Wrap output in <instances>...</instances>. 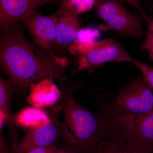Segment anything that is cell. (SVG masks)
Masks as SVG:
<instances>
[{"label":"cell","instance_id":"44dd1931","mask_svg":"<svg viewBox=\"0 0 153 153\" xmlns=\"http://www.w3.org/2000/svg\"><path fill=\"white\" fill-rule=\"evenodd\" d=\"M0 139H1L0 140V144H0V146H1V149H0L1 152L0 153H9L5 141L1 134Z\"/></svg>","mask_w":153,"mask_h":153},{"label":"cell","instance_id":"52a82bcc","mask_svg":"<svg viewBox=\"0 0 153 153\" xmlns=\"http://www.w3.org/2000/svg\"><path fill=\"white\" fill-rule=\"evenodd\" d=\"M68 131L64 124L59 122L57 118L52 119L50 123L32 129L11 153H24L35 148L56 145L60 139L65 137Z\"/></svg>","mask_w":153,"mask_h":153},{"label":"cell","instance_id":"5b68a950","mask_svg":"<svg viewBox=\"0 0 153 153\" xmlns=\"http://www.w3.org/2000/svg\"><path fill=\"white\" fill-rule=\"evenodd\" d=\"M96 13L110 29L118 34L137 38L143 35L141 16L128 10L117 0H96Z\"/></svg>","mask_w":153,"mask_h":153},{"label":"cell","instance_id":"8992f818","mask_svg":"<svg viewBox=\"0 0 153 153\" xmlns=\"http://www.w3.org/2000/svg\"><path fill=\"white\" fill-rule=\"evenodd\" d=\"M132 58L119 43L106 38L97 41L89 50L79 55L77 70L91 71L107 62H131Z\"/></svg>","mask_w":153,"mask_h":153},{"label":"cell","instance_id":"ba28073f","mask_svg":"<svg viewBox=\"0 0 153 153\" xmlns=\"http://www.w3.org/2000/svg\"><path fill=\"white\" fill-rule=\"evenodd\" d=\"M22 21L36 44L43 51L52 57H57L53 51L56 39L54 15L47 16L35 11Z\"/></svg>","mask_w":153,"mask_h":153},{"label":"cell","instance_id":"ffe728a7","mask_svg":"<svg viewBox=\"0 0 153 153\" xmlns=\"http://www.w3.org/2000/svg\"><path fill=\"white\" fill-rule=\"evenodd\" d=\"M59 151L56 145L32 149L24 153H57Z\"/></svg>","mask_w":153,"mask_h":153},{"label":"cell","instance_id":"5bb4252c","mask_svg":"<svg viewBox=\"0 0 153 153\" xmlns=\"http://www.w3.org/2000/svg\"><path fill=\"white\" fill-rule=\"evenodd\" d=\"M52 119L41 108L32 107L22 109L15 116V123L23 127L37 128L50 123Z\"/></svg>","mask_w":153,"mask_h":153},{"label":"cell","instance_id":"277c9868","mask_svg":"<svg viewBox=\"0 0 153 153\" xmlns=\"http://www.w3.org/2000/svg\"><path fill=\"white\" fill-rule=\"evenodd\" d=\"M110 137L136 141L153 149V111L146 114H104Z\"/></svg>","mask_w":153,"mask_h":153},{"label":"cell","instance_id":"6da1fadb","mask_svg":"<svg viewBox=\"0 0 153 153\" xmlns=\"http://www.w3.org/2000/svg\"><path fill=\"white\" fill-rule=\"evenodd\" d=\"M1 65L18 95L44 79L73 84L65 74L66 61L53 57L36 48L26 39L18 24L3 31L0 40Z\"/></svg>","mask_w":153,"mask_h":153},{"label":"cell","instance_id":"4fadbf2b","mask_svg":"<svg viewBox=\"0 0 153 153\" xmlns=\"http://www.w3.org/2000/svg\"><path fill=\"white\" fill-rule=\"evenodd\" d=\"M52 79L41 80L31 86L28 103L33 107L43 108L55 104L60 99L61 91Z\"/></svg>","mask_w":153,"mask_h":153},{"label":"cell","instance_id":"7402d4cb","mask_svg":"<svg viewBox=\"0 0 153 153\" xmlns=\"http://www.w3.org/2000/svg\"><path fill=\"white\" fill-rule=\"evenodd\" d=\"M57 153H69L66 151L64 150H59Z\"/></svg>","mask_w":153,"mask_h":153},{"label":"cell","instance_id":"9a60e30c","mask_svg":"<svg viewBox=\"0 0 153 153\" xmlns=\"http://www.w3.org/2000/svg\"><path fill=\"white\" fill-rule=\"evenodd\" d=\"M98 30L91 28L80 29L74 44L69 47L72 53L77 52L79 55L93 47L99 36Z\"/></svg>","mask_w":153,"mask_h":153},{"label":"cell","instance_id":"7a4b0ae2","mask_svg":"<svg viewBox=\"0 0 153 153\" xmlns=\"http://www.w3.org/2000/svg\"><path fill=\"white\" fill-rule=\"evenodd\" d=\"M77 85L64 84L61 88L60 108L68 132L63 138L64 150L84 153L107 136L102 115L88 110L74 95Z\"/></svg>","mask_w":153,"mask_h":153},{"label":"cell","instance_id":"e0dca14e","mask_svg":"<svg viewBox=\"0 0 153 153\" xmlns=\"http://www.w3.org/2000/svg\"><path fill=\"white\" fill-rule=\"evenodd\" d=\"M141 72L144 80L153 91V67L132 58L131 62Z\"/></svg>","mask_w":153,"mask_h":153},{"label":"cell","instance_id":"3957f363","mask_svg":"<svg viewBox=\"0 0 153 153\" xmlns=\"http://www.w3.org/2000/svg\"><path fill=\"white\" fill-rule=\"evenodd\" d=\"M102 112L114 114H146L153 111V91L143 77L131 80L110 102L99 101Z\"/></svg>","mask_w":153,"mask_h":153},{"label":"cell","instance_id":"7c38bea8","mask_svg":"<svg viewBox=\"0 0 153 153\" xmlns=\"http://www.w3.org/2000/svg\"><path fill=\"white\" fill-rule=\"evenodd\" d=\"M14 90L13 85L9 79L0 78V111H1V125L2 126L3 120L7 125L9 135L10 141L12 152L16 149L19 141L18 140V132L15 125L14 118L11 113V101L12 94Z\"/></svg>","mask_w":153,"mask_h":153},{"label":"cell","instance_id":"ac0fdd59","mask_svg":"<svg viewBox=\"0 0 153 153\" xmlns=\"http://www.w3.org/2000/svg\"><path fill=\"white\" fill-rule=\"evenodd\" d=\"M146 22L147 32L144 42L142 44V48L148 52L149 57L153 63V18L149 17Z\"/></svg>","mask_w":153,"mask_h":153},{"label":"cell","instance_id":"30bf717a","mask_svg":"<svg viewBox=\"0 0 153 153\" xmlns=\"http://www.w3.org/2000/svg\"><path fill=\"white\" fill-rule=\"evenodd\" d=\"M54 15L56 29L55 46L61 49H69L77 38L82 20L61 5Z\"/></svg>","mask_w":153,"mask_h":153},{"label":"cell","instance_id":"2e32d148","mask_svg":"<svg viewBox=\"0 0 153 153\" xmlns=\"http://www.w3.org/2000/svg\"><path fill=\"white\" fill-rule=\"evenodd\" d=\"M96 0H63L61 6L71 13L78 16L87 13L95 6Z\"/></svg>","mask_w":153,"mask_h":153},{"label":"cell","instance_id":"8fae6325","mask_svg":"<svg viewBox=\"0 0 153 153\" xmlns=\"http://www.w3.org/2000/svg\"><path fill=\"white\" fill-rule=\"evenodd\" d=\"M85 153H153V149L134 140L107 136Z\"/></svg>","mask_w":153,"mask_h":153},{"label":"cell","instance_id":"d6986e66","mask_svg":"<svg viewBox=\"0 0 153 153\" xmlns=\"http://www.w3.org/2000/svg\"><path fill=\"white\" fill-rule=\"evenodd\" d=\"M117 1L120 2H124L128 3L131 5L133 6L139 12L140 16L143 17L144 19L146 20V22L149 19V17L147 16L146 14L144 11L140 2V0H117Z\"/></svg>","mask_w":153,"mask_h":153},{"label":"cell","instance_id":"9c48e42d","mask_svg":"<svg viewBox=\"0 0 153 153\" xmlns=\"http://www.w3.org/2000/svg\"><path fill=\"white\" fill-rule=\"evenodd\" d=\"M59 0H0V25L4 31L18 24L36 9Z\"/></svg>","mask_w":153,"mask_h":153}]
</instances>
